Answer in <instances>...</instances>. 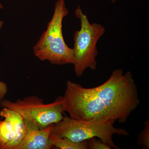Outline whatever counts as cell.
Returning a JSON list of instances; mask_svg holds the SVG:
<instances>
[{
    "label": "cell",
    "instance_id": "ba28073f",
    "mask_svg": "<svg viewBox=\"0 0 149 149\" xmlns=\"http://www.w3.org/2000/svg\"><path fill=\"white\" fill-rule=\"evenodd\" d=\"M50 142L53 147L61 149H88L87 141L74 142L65 138L50 135Z\"/></svg>",
    "mask_w": 149,
    "mask_h": 149
},
{
    "label": "cell",
    "instance_id": "30bf717a",
    "mask_svg": "<svg viewBox=\"0 0 149 149\" xmlns=\"http://www.w3.org/2000/svg\"><path fill=\"white\" fill-rule=\"evenodd\" d=\"M88 149H111L107 145L101 140L93 138L87 140Z\"/></svg>",
    "mask_w": 149,
    "mask_h": 149
},
{
    "label": "cell",
    "instance_id": "3957f363",
    "mask_svg": "<svg viewBox=\"0 0 149 149\" xmlns=\"http://www.w3.org/2000/svg\"><path fill=\"white\" fill-rule=\"evenodd\" d=\"M114 122L96 120H81L63 116L59 122L54 124L51 135L81 142L98 138L111 148L120 149L113 140L114 135L128 136L129 133L122 128H116Z\"/></svg>",
    "mask_w": 149,
    "mask_h": 149
},
{
    "label": "cell",
    "instance_id": "7a4b0ae2",
    "mask_svg": "<svg viewBox=\"0 0 149 149\" xmlns=\"http://www.w3.org/2000/svg\"><path fill=\"white\" fill-rule=\"evenodd\" d=\"M68 13L64 0H58L47 30L33 47L35 56L40 60L57 65L73 64V49L66 45L62 32L63 20Z\"/></svg>",
    "mask_w": 149,
    "mask_h": 149
},
{
    "label": "cell",
    "instance_id": "277c9868",
    "mask_svg": "<svg viewBox=\"0 0 149 149\" xmlns=\"http://www.w3.org/2000/svg\"><path fill=\"white\" fill-rule=\"evenodd\" d=\"M75 15L80 19V29L74 35V71L77 77L83 75L86 69L95 70L97 68L96 57L98 54L97 44L104 35L105 28L97 23L91 24L87 15L80 8L75 10Z\"/></svg>",
    "mask_w": 149,
    "mask_h": 149
},
{
    "label": "cell",
    "instance_id": "5b68a950",
    "mask_svg": "<svg viewBox=\"0 0 149 149\" xmlns=\"http://www.w3.org/2000/svg\"><path fill=\"white\" fill-rule=\"evenodd\" d=\"M62 100V96H59L53 102L45 104L42 99L32 96L15 102L3 99L0 101V107L18 113L24 120L43 129L57 123L63 118Z\"/></svg>",
    "mask_w": 149,
    "mask_h": 149
},
{
    "label": "cell",
    "instance_id": "6da1fadb",
    "mask_svg": "<svg viewBox=\"0 0 149 149\" xmlns=\"http://www.w3.org/2000/svg\"><path fill=\"white\" fill-rule=\"evenodd\" d=\"M62 101L63 111L72 118L120 123L126 122L140 104L133 74L120 69L94 88H84L68 80Z\"/></svg>",
    "mask_w": 149,
    "mask_h": 149
},
{
    "label": "cell",
    "instance_id": "8fae6325",
    "mask_svg": "<svg viewBox=\"0 0 149 149\" xmlns=\"http://www.w3.org/2000/svg\"><path fill=\"white\" fill-rule=\"evenodd\" d=\"M3 22L0 20V30L1 29ZM8 92V88L7 85L5 83L0 81V101L4 99L5 97Z\"/></svg>",
    "mask_w": 149,
    "mask_h": 149
},
{
    "label": "cell",
    "instance_id": "4fadbf2b",
    "mask_svg": "<svg viewBox=\"0 0 149 149\" xmlns=\"http://www.w3.org/2000/svg\"><path fill=\"white\" fill-rule=\"evenodd\" d=\"M110 1H111L113 3H115L117 0H110Z\"/></svg>",
    "mask_w": 149,
    "mask_h": 149
},
{
    "label": "cell",
    "instance_id": "7c38bea8",
    "mask_svg": "<svg viewBox=\"0 0 149 149\" xmlns=\"http://www.w3.org/2000/svg\"><path fill=\"white\" fill-rule=\"evenodd\" d=\"M3 8V6L1 4V3H0V10H1V9H2Z\"/></svg>",
    "mask_w": 149,
    "mask_h": 149
},
{
    "label": "cell",
    "instance_id": "8992f818",
    "mask_svg": "<svg viewBox=\"0 0 149 149\" xmlns=\"http://www.w3.org/2000/svg\"><path fill=\"white\" fill-rule=\"evenodd\" d=\"M0 116L4 118L0 120V149H14L25 133L24 119L18 113L7 108L2 109Z\"/></svg>",
    "mask_w": 149,
    "mask_h": 149
},
{
    "label": "cell",
    "instance_id": "52a82bcc",
    "mask_svg": "<svg viewBox=\"0 0 149 149\" xmlns=\"http://www.w3.org/2000/svg\"><path fill=\"white\" fill-rule=\"evenodd\" d=\"M24 121V136L14 149H50L53 147L50 142L49 137L54 124L40 129L33 123L25 120Z\"/></svg>",
    "mask_w": 149,
    "mask_h": 149
},
{
    "label": "cell",
    "instance_id": "9c48e42d",
    "mask_svg": "<svg viewBox=\"0 0 149 149\" xmlns=\"http://www.w3.org/2000/svg\"><path fill=\"white\" fill-rule=\"evenodd\" d=\"M143 130L138 136L137 143L143 146V149H149V120L145 121Z\"/></svg>",
    "mask_w": 149,
    "mask_h": 149
}]
</instances>
